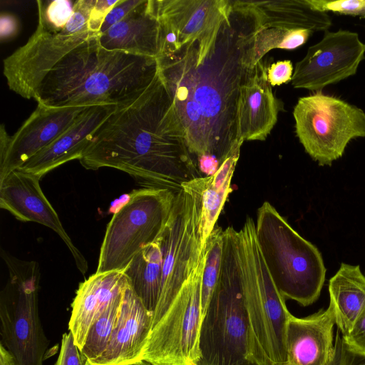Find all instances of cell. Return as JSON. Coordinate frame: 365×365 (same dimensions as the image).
<instances>
[{"mask_svg": "<svg viewBox=\"0 0 365 365\" xmlns=\"http://www.w3.org/2000/svg\"><path fill=\"white\" fill-rule=\"evenodd\" d=\"M255 31L252 16L232 8L210 37L156 58L189 150L196 157L211 155L220 164L238 139L237 103L251 70Z\"/></svg>", "mask_w": 365, "mask_h": 365, "instance_id": "1", "label": "cell"}, {"mask_svg": "<svg viewBox=\"0 0 365 365\" xmlns=\"http://www.w3.org/2000/svg\"><path fill=\"white\" fill-rule=\"evenodd\" d=\"M78 160L86 169L115 168L142 187L175 193L184 183L202 177L158 67L141 94L116 106Z\"/></svg>", "mask_w": 365, "mask_h": 365, "instance_id": "2", "label": "cell"}, {"mask_svg": "<svg viewBox=\"0 0 365 365\" xmlns=\"http://www.w3.org/2000/svg\"><path fill=\"white\" fill-rule=\"evenodd\" d=\"M98 35L72 50L48 73L34 98L38 103L54 108L120 106L149 86L158 73L157 60L107 50Z\"/></svg>", "mask_w": 365, "mask_h": 365, "instance_id": "3", "label": "cell"}, {"mask_svg": "<svg viewBox=\"0 0 365 365\" xmlns=\"http://www.w3.org/2000/svg\"><path fill=\"white\" fill-rule=\"evenodd\" d=\"M197 365H272L255 339L243 294L239 231L224 230L219 278L203 317Z\"/></svg>", "mask_w": 365, "mask_h": 365, "instance_id": "4", "label": "cell"}, {"mask_svg": "<svg viewBox=\"0 0 365 365\" xmlns=\"http://www.w3.org/2000/svg\"><path fill=\"white\" fill-rule=\"evenodd\" d=\"M255 234L264 262L281 295L304 307L315 302L326 274L317 247L299 235L267 201L257 210Z\"/></svg>", "mask_w": 365, "mask_h": 365, "instance_id": "5", "label": "cell"}, {"mask_svg": "<svg viewBox=\"0 0 365 365\" xmlns=\"http://www.w3.org/2000/svg\"><path fill=\"white\" fill-rule=\"evenodd\" d=\"M9 279L0 293L1 343L16 365H43L48 346L38 312L41 272L36 261L1 249Z\"/></svg>", "mask_w": 365, "mask_h": 365, "instance_id": "6", "label": "cell"}, {"mask_svg": "<svg viewBox=\"0 0 365 365\" xmlns=\"http://www.w3.org/2000/svg\"><path fill=\"white\" fill-rule=\"evenodd\" d=\"M239 247L244 301L252 334L272 365H287L286 332L292 314L264 262L250 217L239 231Z\"/></svg>", "mask_w": 365, "mask_h": 365, "instance_id": "7", "label": "cell"}, {"mask_svg": "<svg viewBox=\"0 0 365 365\" xmlns=\"http://www.w3.org/2000/svg\"><path fill=\"white\" fill-rule=\"evenodd\" d=\"M176 193L166 189L133 190L108 223L96 271H123L133 257L161 235Z\"/></svg>", "mask_w": 365, "mask_h": 365, "instance_id": "8", "label": "cell"}, {"mask_svg": "<svg viewBox=\"0 0 365 365\" xmlns=\"http://www.w3.org/2000/svg\"><path fill=\"white\" fill-rule=\"evenodd\" d=\"M293 116L299 142L321 166L341 158L351 140L365 138V113L322 91L299 98Z\"/></svg>", "mask_w": 365, "mask_h": 365, "instance_id": "9", "label": "cell"}, {"mask_svg": "<svg viewBox=\"0 0 365 365\" xmlns=\"http://www.w3.org/2000/svg\"><path fill=\"white\" fill-rule=\"evenodd\" d=\"M205 264L200 260L173 302L152 327L141 359L152 365H197L203 319L201 282Z\"/></svg>", "mask_w": 365, "mask_h": 365, "instance_id": "10", "label": "cell"}, {"mask_svg": "<svg viewBox=\"0 0 365 365\" xmlns=\"http://www.w3.org/2000/svg\"><path fill=\"white\" fill-rule=\"evenodd\" d=\"M161 237V290L152 327L165 314L202 255L197 206L192 195L183 188L176 193Z\"/></svg>", "mask_w": 365, "mask_h": 365, "instance_id": "11", "label": "cell"}, {"mask_svg": "<svg viewBox=\"0 0 365 365\" xmlns=\"http://www.w3.org/2000/svg\"><path fill=\"white\" fill-rule=\"evenodd\" d=\"M98 34L80 29L68 20L58 32L37 26L27 42L4 59L3 73L9 89L34 98L48 73L68 53Z\"/></svg>", "mask_w": 365, "mask_h": 365, "instance_id": "12", "label": "cell"}, {"mask_svg": "<svg viewBox=\"0 0 365 365\" xmlns=\"http://www.w3.org/2000/svg\"><path fill=\"white\" fill-rule=\"evenodd\" d=\"M365 58V43L356 32L327 31L322 40L310 46L294 69L292 85L295 88L320 91L356 74Z\"/></svg>", "mask_w": 365, "mask_h": 365, "instance_id": "13", "label": "cell"}, {"mask_svg": "<svg viewBox=\"0 0 365 365\" xmlns=\"http://www.w3.org/2000/svg\"><path fill=\"white\" fill-rule=\"evenodd\" d=\"M87 108H54L38 103L34 111L13 135H9L1 124L0 180L58 138Z\"/></svg>", "mask_w": 365, "mask_h": 365, "instance_id": "14", "label": "cell"}, {"mask_svg": "<svg viewBox=\"0 0 365 365\" xmlns=\"http://www.w3.org/2000/svg\"><path fill=\"white\" fill-rule=\"evenodd\" d=\"M38 175L15 170L0 180V207L22 222L41 224L53 230L71 253L78 270L86 274L88 262L66 232L58 215L43 194Z\"/></svg>", "mask_w": 365, "mask_h": 365, "instance_id": "15", "label": "cell"}, {"mask_svg": "<svg viewBox=\"0 0 365 365\" xmlns=\"http://www.w3.org/2000/svg\"><path fill=\"white\" fill-rule=\"evenodd\" d=\"M265 63L262 59L250 70L240 90L237 138L243 141L264 140L282 108L268 82Z\"/></svg>", "mask_w": 365, "mask_h": 365, "instance_id": "16", "label": "cell"}, {"mask_svg": "<svg viewBox=\"0 0 365 365\" xmlns=\"http://www.w3.org/2000/svg\"><path fill=\"white\" fill-rule=\"evenodd\" d=\"M128 286L123 271L95 272L79 284L71 303L68 329L80 350L93 322L109 307L123 298Z\"/></svg>", "mask_w": 365, "mask_h": 365, "instance_id": "17", "label": "cell"}, {"mask_svg": "<svg viewBox=\"0 0 365 365\" xmlns=\"http://www.w3.org/2000/svg\"><path fill=\"white\" fill-rule=\"evenodd\" d=\"M116 106L98 105L88 107L69 128L18 170L42 178L68 161L79 160L91 136L114 112Z\"/></svg>", "mask_w": 365, "mask_h": 365, "instance_id": "18", "label": "cell"}, {"mask_svg": "<svg viewBox=\"0 0 365 365\" xmlns=\"http://www.w3.org/2000/svg\"><path fill=\"white\" fill-rule=\"evenodd\" d=\"M155 16L168 22L182 45L214 34L232 11L229 0H150Z\"/></svg>", "mask_w": 365, "mask_h": 365, "instance_id": "19", "label": "cell"}, {"mask_svg": "<svg viewBox=\"0 0 365 365\" xmlns=\"http://www.w3.org/2000/svg\"><path fill=\"white\" fill-rule=\"evenodd\" d=\"M332 305L308 317H289L286 332L287 365H328L334 349Z\"/></svg>", "mask_w": 365, "mask_h": 365, "instance_id": "20", "label": "cell"}, {"mask_svg": "<svg viewBox=\"0 0 365 365\" xmlns=\"http://www.w3.org/2000/svg\"><path fill=\"white\" fill-rule=\"evenodd\" d=\"M153 321V313L145 308L129 284L118 323L108 346L92 364L125 365L141 360Z\"/></svg>", "mask_w": 365, "mask_h": 365, "instance_id": "21", "label": "cell"}, {"mask_svg": "<svg viewBox=\"0 0 365 365\" xmlns=\"http://www.w3.org/2000/svg\"><path fill=\"white\" fill-rule=\"evenodd\" d=\"M243 142L239 138L235 140L214 174L195 178L182 186L192 195L197 206L202 250L232 191L230 183Z\"/></svg>", "mask_w": 365, "mask_h": 365, "instance_id": "22", "label": "cell"}, {"mask_svg": "<svg viewBox=\"0 0 365 365\" xmlns=\"http://www.w3.org/2000/svg\"><path fill=\"white\" fill-rule=\"evenodd\" d=\"M232 6L250 14L256 30L273 27L327 31L332 24L328 14L313 9L307 0L232 1Z\"/></svg>", "mask_w": 365, "mask_h": 365, "instance_id": "23", "label": "cell"}, {"mask_svg": "<svg viewBox=\"0 0 365 365\" xmlns=\"http://www.w3.org/2000/svg\"><path fill=\"white\" fill-rule=\"evenodd\" d=\"M98 41L109 51L156 59L159 51V23L150 0H143L125 19L99 34Z\"/></svg>", "mask_w": 365, "mask_h": 365, "instance_id": "24", "label": "cell"}, {"mask_svg": "<svg viewBox=\"0 0 365 365\" xmlns=\"http://www.w3.org/2000/svg\"><path fill=\"white\" fill-rule=\"evenodd\" d=\"M329 304L341 334H348L365 309V275L359 265L341 263L329 282Z\"/></svg>", "mask_w": 365, "mask_h": 365, "instance_id": "25", "label": "cell"}, {"mask_svg": "<svg viewBox=\"0 0 365 365\" xmlns=\"http://www.w3.org/2000/svg\"><path fill=\"white\" fill-rule=\"evenodd\" d=\"M163 245L161 235L145 247L123 270L130 286L145 308L153 312L161 290Z\"/></svg>", "mask_w": 365, "mask_h": 365, "instance_id": "26", "label": "cell"}, {"mask_svg": "<svg viewBox=\"0 0 365 365\" xmlns=\"http://www.w3.org/2000/svg\"><path fill=\"white\" fill-rule=\"evenodd\" d=\"M312 34L307 29L273 27L255 29L250 48V68L272 49H295L304 44Z\"/></svg>", "mask_w": 365, "mask_h": 365, "instance_id": "27", "label": "cell"}, {"mask_svg": "<svg viewBox=\"0 0 365 365\" xmlns=\"http://www.w3.org/2000/svg\"><path fill=\"white\" fill-rule=\"evenodd\" d=\"M224 230L216 225L207 237L205 247V264L201 282V304L203 317L217 284L222 261Z\"/></svg>", "mask_w": 365, "mask_h": 365, "instance_id": "28", "label": "cell"}, {"mask_svg": "<svg viewBox=\"0 0 365 365\" xmlns=\"http://www.w3.org/2000/svg\"><path fill=\"white\" fill-rule=\"evenodd\" d=\"M123 299L124 297L109 307L92 324L84 345L81 349L91 364L106 349L111 335L118 323Z\"/></svg>", "mask_w": 365, "mask_h": 365, "instance_id": "29", "label": "cell"}, {"mask_svg": "<svg viewBox=\"0 0 365 365\" xmlns=\"http://www.w3.org/2000/svg\"><path fill=\"white\" fill-rule=\"evenodd\" d=\"M76 1L38 0V26L53 32L62 31L71 18Z\"/></svg>", "mask_w": 365, "mask_h": 365, "instance_id": "30", "label": "cell"}, {"mask_svg": "<svg viewBox=\"0 0 365 365\" xmlns=\"http://www.w3.org/2000/svg\"><path fill=\"white\" fill-rule=\"evenodd\" d=\"M314 9L365 18V0H307Z\"/></svg>", "mask_w": 365, "mask_h": 365, "instance_id": "31", "label": "cell"}, {"mask_svg": "<svg viewBox=\"0 0 365 365\" xmlns=\"http://www.w3.org/2000/svg\"><path fill=\"white\" fill-rule=\"evenodd\" d=\"M54 365H93L76 344L71 332L62 336L58 357Z\"/></svg>", "mask_w": 365, "mask_h": 365, "instance_id": "32", "label": "cell"}, {"mask_svg": "<svg viewBox=\"0 0 365 365\" xmlns=\"http://www.w3.org/2000/svg\"><path fill=\"white\" fill-rule=\"evenodd\" d=\"M328 365H365V354L350 349L338 332L333 356Z\"/></svg>", "mask_w": 365, "mask_h": 365, "instance_id": "33", "label": "cell"}, {"mask_svg": "<svg viewBox=\"0 0 365 365\" xmlns=\"http://www.w3.org/2000/svg\"><path fill=\"white\" fill-rule=\"evenodd\" d=\"M142 2L143 0H118L106 15L99 34L125 19Z\"/></svg>", "mask_w": 365, "mask_h": 365, "instance_id": "34", "label": "cell"}, {"mask_svg": "<svg viewBox=\"0 0 365 365\" xmlns=\"http://www.w3.org/2000/svg\"><path fill=\"white\" fill-rule=\"evenodd\" d=\"M293 66L289 60L279 61L267 67V80L271 86H280L292 81Z\"/></svg>", "mask_w": 365, "mask_h": 365, "instance_id": "35", "label": "cell"}, {"mask_svg": "<svg viewBox=\"0 0 365 365\" xmlns=\"http://www.w3.org/2000/svg\"><path fill=\"white\" fill-rule=\"evenodd\" d=\"M341 337L350 349L365 354V309L350 332Z\"/></svg>", "mask_w": 365, "mask_h": 365, "instance_id": "36", "label": "cell"}, {"mask_svg": "<svg viewBox=\"0 0 365 365\" xmlns=\"http://www.w3.org/2000/svg\"><path fill=\"white\" fill-rule=\"evenodd\" d=\"M118 0H96L88 22V29L99 34L103 22L113 6Z\"/></svg>", "mask_w": 365, "mask_h": 365, "instance_id": "37", "label": "cell"}, {"mask_svg": "<svg viewBox=\"0 0 365 365\" xmlns=\"http://www.w3.org/2000/svg\"><path fill=\"white\" fill-rule=\"evenodd\" d=\"M21 30V24L16 16L9 12L0 15V41L6 43L16 38Z\"/></svg>", "mask_w": 365, "mask_h": 365, "instance_id": "38", "label": "cell"}, {"mask_svg": "<svg viewBox=\"0 0 365 365\" xmlns=\"http://www.w3.org/2000/svg\"><path fill=\"white\" fill-rule=\"evenodd\" d=\"M197 158L198 168L206 176L214 174L220 166V161L213 155H203Z\"/></svg>", "mask_w": 365, "mask_h": 365, "instance_id": "39", "label": "cell"}, {"mask_svg": "<svg viewBox=\"0 0 365 365\" xmlns=\"http://www.w3.org/2000/svg\"><path fill=\"white\" fill-rule=\"evenodd\" d=\"M0 365H16L13 356L1 344H0Z\"/></svg>", "mask_w": 365, "mask_h": 365, "instance_id": "40", "label": "cell"}, {"mask_svg": "<svg viewBox=\"0 0 365 365\" xmlns=\"http://www.w3.org/2000/svg\"><path fill=\"white\" fill-rule=\"evenodd\" d=\"M125 365H152V364L145 360L141 359V360H138L135 362L130 363V364H125Z\"/></svg>", "mask_w": 365, "mask_h": 365, "instance_id": "41", "label": "cell"}]
</instances>
